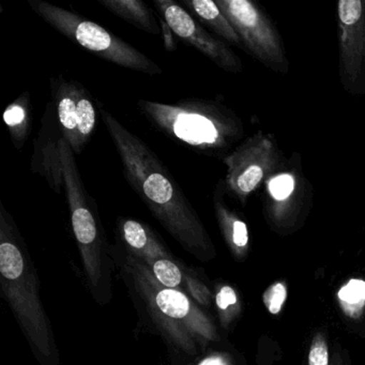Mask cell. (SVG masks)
I'll list each match as a JSON object with an SVG mask.
<instances>
[{
  "label": "cell",
  "mask_w": 365,
  "mask_h": 365,
  "mask_svg": "<svg viewBox=\"0 0 365 365\" xmlns=\"http://www.w3.org/2000/svg\"><path fill=\"white\" fill-rule=\"evenodd\" d=\"M120 158L123 175L138 197L168 227L179 234L200 235V220L191 202L158 155L106 108H99Z\"/></svg>",
  "instance_id": "1"
},
{
  "label": "cell",
  "mask_w": 365,
  "mask_h": 365,
  "mask_svg": "<svg viewBox=\"0 0 365 365\" xmlns=\"http://www.w3.org/2000/svg\"><path fill=\"white\" fill-rule=\"evenodd\" d=\"M136 104L155 130L205 155L224 159L245 135L242 120L212 100L185 99L175 103L138 100Z\"/></svg>",
  "instance_id": "2"
},
{
  "label": "cell",
  "mask_w": 365,
  "mask_h": 365,
  "mask_svg": "<svg viewBox=\"0 0 365 365\" xmlns=\"http://www.w3.org/2000/svg\"><path fill=\"white\" fill-rule=\"evenodd\" d=\"M29 4L31 10L52 29L100 58L149 76L163 73L162 68L153 59L101 25L44 0H29Z\"/></svg>",
  "instance_id": "3"
},
{
  "label": "cell",
  "mask_w": 365,
  "mask_h": 365,
  "mask_svg": "<svg viewBox=\"0 0 365 365\" xmlns=\"http://www.w3.org/2000/svg\"><path fill=\"white\" fill-rule=\"evenodd\" d=\"M215 3L236 29L243 50L268 69L287 73L289 63L283 40L262 8L251 0H217Z\"/></svg>",
  "instance_id": "4"
},
{
  "label": "cell",
  "mask_w": 365,
  "mask_h": 365,
  "mask_svg": "<svg viewBox=\"0 0 365 365\" xmlns=\"http://www.w3.org/2000/svg\"><path fill=\"white\" fill-rule=\"evenodd\" d=\"M279 159V148L270 135L258 132L245 140L223 159L227 168L223 180L227 195L245 206L262 181L274 176Z\"/></svg>",
  "instance_id": "5"
},
{
  "label": "cell",
  "mask_w": 365,
  "mask_h": 365,
  "mask_svg": "<svg viewBox=\"0 0 365 365\" xmlns=\"http://www.w3.org/2000/svg\"><path fill=\"white\" fill-rule=\"evenodd\" d=\"M50 88L63 138L81 155L97 128V104L84 85L63 74L51 78Z\"/></svg>",
  "instance_id": "6"
},
{
  "label": "cell",
  "mask_w": 365,
  "mask_h": 365,
  "mask_svg": "<svg viewBox=\"0 0 365 365\" xmlns=\"http://www.w3.org/2000/svg\"><path fill=\"white\" fill-rule=\"evenodd\" d=\"M339 76L351 96L365 95V0L337 4Z\"/></svg>",
  "instance_id": "7"
},
{
  "label": "cell",
  "mask_w": 365,
  "mask_h": 365,
  "mask_svg": "<svg viewBox=\"0 0 365 365\" xmlns=\"http://www.w3.org/2000/svg\"><path fill=\"white\" fill-rule=\"evenodd\" d=\"M153 4L175 36L185 44L193 46L224 71L242 72V61L238 55L223 40L209 33L185 8L174 0H153Z\"/></svg>",
  "instance_id": "8"
},
{
  "label": "cell",
  "mask_w": 365,
  "mask_h": 365,
  "mask_svg": "<svg viewBox=\"0 0 365 365\" xmlns=\"http://www.w3.org/2000/svg\"><path fill=\"white\" fill-rule=\"evenodd\" d=\"M63 138L54 103L48 102L41 119L39 133L34 143L31 168V172L43 177L56 194L65 191L61 161Z\"/></svg>",
  "instance_id": "9"
},
{
  "label": "cell",
  "mask_w": 365,
  "mask_h": 365,
  "mask_svg": "<svg viewBox=\"0 0 365 365\" xmlns=\"http://www.w3.org/2000/svg\"><path fill=\"white\" fill-rule=\"evenodd\" d=\"M185 7L200 21V24L210 29L215 35L232 46L243 48L242 42L236 29L212 0H183Z\"/></svg>",
  "instance_id": "10"
},
{
  "label": "cell",
  "mask_w": 365,
  "mask_h": 365,
  "mask_svg": "<svg viewBox=\"0 0 365 365\" xmlns=\"http://www.w3.org/2000/svg\"><path fill=\"white\" fill-rule=\"evenodd\" d=\"M98 3L136 29L150 35H161L159 21L150 8L140 0H98Z\"/></svg>",
  "instance_id": "11"
},
{
  "label": "cell",
  "mask_w": 365,
  "mask_h": 365,
  "mask_svg": "<svg viewBox=\"0 0 365 365\" xmlns=\"http://www.w3.org/2000/svg\"><path fill=\"white\" fill-rule=\"evenodd\" d=\"M3 118L14 147L16 150H20L29 140L33 123L31 95L29 91L23 93L6 108Z\"/></svg>",
  "instance_id": "12"
},
{
  "label": "cell",
  "mask_w": 365,
  "mask_h": 365,
  "mask_svg": "<svg viewBox=\"0 0 365 365\" xmlns=\"http://www.w3.org/2000/svg\"><path fill=\"white\" fill-rule=\"evenodd\" d=\"M225 185L223 180L219 181L215 192H213V205L217 219L223 225L224 230H227L228 236L232 245L238 249H243L249 243V232L247 224L236 215L234 210L226 204Z\"/></svg>",
  "instance_id": "13"
},
{
  "label": "cell",
  "mask_w": 365,
  "mask_h": 365,
  "mask_svg": "<svg viewBox=\"0 0 365 365\" xmlns=\"http://www.w3.org/2000/svg\"><path fill=\"white\" fill-rule=\"evenodd\" d=\"M298 187L299 180L294 173H279L271 177L267 183L271 212L274 213L277 217L285 212L290 202H296Z\"/></svg>",
  "instance_id": "14"
},
{
  "label": "cell",
  "mask_w": 365,
  "mask_h": 365,
  "mask_svg": "<svg viewBox=\"0 0 365 365\" xmlns=\"http://www.w3.org/2000/svg\"><path fill=\"white\" fill-rule=\"evenodd\" d=\"M339 304L346 315L358 318L365 307V281L351 279L337 292Z\"/></svg>",
  "instance_id": "15"
},
{
  "label": "cell",
  "mask_w": 365,
  "mask_h": 365,
  "mask_svg": "<svg viewBox=\"0 0 365 365\" xmlns=\"http://www.w3.org/2000/svg\"><path fill=\"white\" fill-rule=\"evenodd\" d=\"M24 270V260L22 254L14 243L6 242L0 245V272L6 279H16Z\"/></svg>",
  "instance_id": "16"
},
{
  "label": "cell",
  "mask_w": 365,
  "mask_h": 365,
  "mask_svg": "<svg viewBox=\"0 0 365 365\" xmlns=\"http://www.w3.org/2000/svg\"><path fill=\"white\" fill-rule=\"evenodd\" d=\"M157 304L165 315L182 318L189 313L190 303L187 297L174 289H165L157 296Z\"/></svg>",
  "instance_id": "17"
},
{
  "label": "cell",
  "mask_w": 365,
  "mask_h": 365,
  "mask_svg": "<svg viewBox=\"0 0 365 365\" xmlns=\"http://www.w3.org/2000/svg\"><path fill=\"white\" fill-rule=\"evenodd\" d=\"M123 237L128 245L136 250L143 249L148 242V232L140 222L125 220L123 223Z\"/></svg>",
  "instance_id": "18"
},
{
  "label": "cell",
  "mask_w": 365,
  "mask_h": 365,
  "mask_svg": "<svg viewBox=\"0 0 365 365\" xmlns=\"http://www.w3.org/2000/svg\"><path fill=\"white\" fill-rule=\"evenodd\" d=\"M159 281L168 287H176L181 282V272L178 267L170 260L161 259L153 266Z\"/></svg>",
  "instance_id": "19"
},
{
  "label": "cell",
  "mask_w": 365,
  "mask_h": 365,
  "mask_svg": "<svg viewBox=\"0 0 365 365\" xmlns=\"http://www.w3.org/2000/svg\"><path fill=\"white\" fill-rule=\"evenodd\" d=\"M286 298H287V292L285 286L282 283L273 284L264 294V304L273 315L281 312Z\"/></svg>",
  "instance_id": "20"
},
{
  "label": "cell",
  "mask_w": 365,
  "mask_h": 365,
  "mask_svg": "<svg viewBox=\"0 0 365 365\" xmlns=\"http://www.w3.org/2000/svg\"><path fill=\"white\" fill-rule=\"evenodd\" d=\"M309 365H329V351L326 341L316 339L309 354Z\"/></svg>",
  "instance_id": "21"
},
{
  "label": "cell",
  "mask_w": 365,
  "mask_h": 365,
  "mask_svg": "<svg viewBox=\"0 0 365 365\" xmlns=\"http://www.w3.org/2000/svg\"><path fill=\"white\" fill-rule=\"evenodd\" d=\"M158 21H159L160 27H161V35L162 39H163L164 48L168 52H175L177 48V44L176 39H175L176 36H175L174 31H172V29L168 26V23L161 16L158 19Z\"/></svg>",
  "instance_id": "22"
},
{
  "label": "cell",
  "mask_w": 365,
  "mask_h": 365,
  "mask_svg": "<svg viewBox=\"0 0 365 365\" xmlns=\"http://www.w3.org/2000/svg\"><path fill=\"white\" fill-rule=\"evenodd\" d=\"M237 302L235 290L230 286H224L217 296V304L221 309H226L230 305Z\"/></svg>",
  "instance_id": "23"
},
{
  "label": "cell",
  "mask_w": 365,
  "mask_h": 365,
  "mask_svg": "<svg viewBox=\"0 0 365 365\" xmlns=\"http://www.w3.org/2000/svg\"><path fill=\"white\" fill-rule=\"evenodd\" d=\"M200 365H226L224 361L219 356H212V358L206 359Z\"/></svg>",
  "instance_id": "24"
}]
</instances>
